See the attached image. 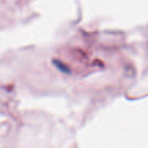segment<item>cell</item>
<instances>
[{"mask_svg": "<svg viewBox=\"0 0 148 148\" xmlns=\"http://www.w3.org/2000/svg\"><path fill=\"white\" fill-rule=\"evenodd\" d=\"M53 63L60 71H62L63 73H70V69L64 63L60 62L59 60H53Z\"/></svg>", "mask_w": 148, "mask_h": 148, "instance_id": "obj_1", "label": "cell"}]
</instances>
